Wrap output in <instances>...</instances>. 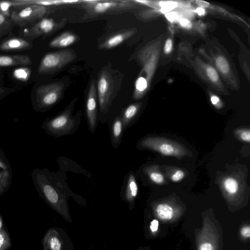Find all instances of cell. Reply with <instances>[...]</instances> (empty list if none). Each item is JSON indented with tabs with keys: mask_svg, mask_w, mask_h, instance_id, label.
<instances>
[{
	"mask_svg": "<svg viewBox=\"0 0 250 250\" xmlns=\"http://www.w3.org/2000/svg\"><path fill=\"white\" fill-rule=\"evenodd\" d=\"M33 178L46 203L68 223L73 222L68 205L69 197H73L80 205L86 206L84 199L72 192L64 182L56 180L39 170L34 171Z\"/></svg>",
	"mask_w": 250,
	"mask_h": 250,
	"instance_id": "1",
	"label": "cell"
},
{
	"mask_svg": "<svg viewBox=\"0 0 250 250\" xmlns=\"http://www.w3.org/2000/svg\"><path fill=\"white\" fill-rule=\"evenodd\" d=\"M75 100L60 114L45 121L42 127L49 134L55 137H60L73 134L78 128L81 122L82 112L78 111L73 114Z\"/></svg>",
	"mask_w": 250,
	"mask_h": 250,
	"instance_id": "2",
	"label": "cell"
},
{
	"mask_svg": "<svg viewBox=\"0 0 250 250\" xmlns=\"http://www.w3.org/2000/svg\"><path fill=\"white\" fill-rule=\"evenodd\" d=\"M139 146L157 151L165 156L182 158L188 154V150L181 144L166 138L147 137L143 139Z\"/></svg>",
	"mask_w": 250,
	"mask_h": 250,
	"instance_id": "3",
	"label": "cell"
},
{
	"mask_svg": "<svg viewBox=\"0 0 250 250\" xmlns=\"http://www.w3.org/2000/svg\"><path fill=\"white\" fill-rule=\"evenodd\" d=\"M76 56L73 50L70 49L48 53L42 58L38 72L44 74L55 72L74 60Z\"/></svg>",
	"mask_w": 250,
	"mask_h": 250,
	"instance_id": "4",
	"label": "cell"
},
{
	"mask_svg": "<svg viewBox=\"0 0 250 250\" xmlns=\"http://www.w3.org/2000/svg\"><path fill=\"white\" fill-rule=\"evenodd\" d=\"M42 244L43 250H75L69 235L60 227L49 229L42 239Z\"/></svg>",
	"mask_w": 250,
	"mask_h": 250,
	"instance_id": "5",
	"label": "cell"
},
{
	"mask_svg": "<svg viewBox=\"0 0 250 250\" xmlns=\"http://www.w3.org/2000/svg\"><path fill=\"white\" fill-rule=\"evenodd\" d=\"M63 84L52 83L39 87L36 90V101L41 108H47L56 104L61 99Z\"/></svg>",
	"mask_w": 250,
	"mask_h": 250,
	"instance_id": "6",
	"label": "cell"
},
{
	"mask_svg": "<svg viewBox=\"0 0 250 250\" xmlns=\"http://www.w3.org/2000/svg\"><path fill=\"white\" fill-rule=\"evenodd\" d=\"M113 86V81L110 73L106 70H103L99 77L96 88L100 111L103 113L108 110Z\"/></svg>",
	"mask_w": 250,
	"mask_h": 250,
	"instance_id": "7",
	"label": "cell"
},
{
	"mask_svg": "<svg viewBox=\"0 0 250 250\" xmlns=\"http://www.w3.org/2000/svg\"><path fill=\"white\" fill-rule=\"evenodd\" d=\"M47 7L39 5H30L19 11H13L11 16L12 21L20 26L32 23L43 17L48 12Z\"/></svg>",
	"mask_w": 250,
	"mask_h": 250,
	"instance_id": "8",
	"label": "cell"
},
{
	"mask_svg": "<svg viewBox=\"0 0 250 250\" xmlns=\"http://www.w3.org/2000/svg\"><path fill=\"white\" fill-rule=\"evenodd\" d=\"M97 89L94 80L91 81L86 100V116L89 131L93 133L97 127L98 110Z\"/></svg>",
	"mask_w": 250,
	"mask_h": 250,
	"instance_id": "9",
	"label": "cell"
},
{
	"mask_svg": "<svg viewBox=\"0 0 250 250\" xmlns=\"http://www.w3.org/2000/svg\"><path fill=\"white\" fill-rule=\"evenodd\" d=\"M83 2H86L85 7L91 14H100L117 8L126 7L129 1L88 0Z\"/></svg>",
	"mask_w": 250,
	"mask_h": 250,
	"instance_id": "10",
	"label": "cell"
},
{
	"mask_svg": "<svg viewBox=\"0 0 250 250\" xmlns=\"http://www.w3.org/2000/svg\"><path fill=\"white\" fill-rule=\"evenodd\" d=\"M138 193V187L135 175L130 172L125 178L121 193L122 200L127 203L130 211L134 208L135 201Z\"/></svg>",
	"mask_w": 250,
	"mask_h": 250,
	"instance_id": "11",
	"label": "cell"
},
{
	"mask_svg": "<svg viewBox=\"0 0 250 250\" xmlns=\"http://www.w3.org/2000/svg\"><path fill=\"white\" fill-rule=\"evenodd\" d=\"M60 23L50 18H42L29 28L24 30L26 36L39 37L48 35L59 27Z\"/></svg>",
	"mask_w": 250,
	"mask_h": 250,
	"instance_id": "12",
	"label": "cell"
},
{
	"mask_svg": "<svg viewBox=\"0 0 250 250\" xmlns=\"http://www.w3.org/2000/svg\"><path fill=\"white\" fill-rule=\"evenodd\" d=\"M32 44L21 38H11L0 43V50L14 51L31 48Z\"/></svg>",
	"mask_w": 250,
	"mask_h": 250,
	"instance_id": "13",
	"label": "cell"
},
{
	"mask_svg": "<svg viewBox=\"0 0 250 250\" xmlns=\"http://www.w3.org/2000/svg\"><path fill=\"white\" fill-rule=\"evenodd\" d=\"M134 33L131 30H126L112 35L103 42L99 46L102 49H111L121 44L130 38Z\"/></svg>",
	"mask_w": 250,
	"mask_h": 250,
	"instance_id": "14",
	"label": "cell"
},
{
	"mask_svg": "<svg viewBox=\"0 0 250 250\" xmlns=\"http://www.w3.org/2000/svg\"><path fill=\"white\" fill-rule=\"evenodd\" d=\"M31 63L30 58L27 55H0V67L19 65H26Z\"/></svg>",
	"mask_w": 250,
	"mask_h": 250,
	"instance_id": "15",
	"label": "cell"
},
{
	"mask_svg": "<svg viewBox=\"0 0 250 250\" xmlns=\"http://www.w3.org/2000/svg\"><path fill=\"white\" fill-rule=\"evenodd\" d=\"M110 140L112 146L116 148L120 145L123 137L124 128L121 115L118 116L113 121L110 130Z\"/></svg>",
	"mask_w": 250,
	"mask_h": 250,
	"instance_id": "16",
	"label": "cell"
},
{
	"mask_svg": "<svg viewBox=\"0 0 250 250\" xmlns=\"http://www.w3.org/2000/svg\"><path fill=\"white\" fill-rule=\"evenodd\" d=\"M77 40L75 34L66 31L53 39L49 44L52 48H62L68 46L74 43Z\"/></svg>",
	"mask_w": 250,
	"mask_h": 250,
	"instance_id": "17",
	"label": "cell"
},
{
	"mask_svg": "<svg viewBox=\"0 0 250 250\" xmlns=\"http://www.w3.org/2000/svg\"><path fill=\"white\" fill-rule=\"evenodd\" d=\"M139 107L140 105L138 104H131L122 112L120 115L123 122L124 131L128 128L134 122L138 113Z\"/></svg>",
	"mask_w": 250,
	"mask_h": 250,
	"instance_id": "18",
	"label": "cell"
},
{
	"mask_svg": "<svg viewBox=\"0 0 250 250\" xmlns=\"http://www.w3.org/2000/svg\"><path fill=\"white\" fill-rule=\"evenodd\" d=\"M26 5H39L45 7L60 5L62 4H73L82 1L79 0H19Z\"/></svg>",
	"mask_w": 250,
	"mask_h": 250,
	"instance_id": "19",
	"label": "cell"
},
{
	"mask_svg": "<svg viewBox=\"0 0 250 250\" xmlns=\"http://www.w3.org/2000/svg\"><path fill=\"white\" fill-rule=\"evenodd\" d=\"M155 212L158 217L165 220L171 219L174 215L172 207L166 203L158 204L155 208Z\"/></svg>",
	"mask_w": 250,
	"mask_h": 250,
	"instance_id": "20",
	"label": "cell"
},
{
	"mask_svg": "<svg viewBox=\"0 0 250 250\" xmlns=\"http://www.w3.org/2000/svg\"><path fill=\"white\" fill-rule=\"evenodd\" d=\"M223 188L229 195H233L238 192L239 185L238 181L234 177L229 176L224 179L223 182Z\"/></svg>",
	"mask_w": 250,
	"mask_h": 250,
	"instance_id": "21",
	"label": "cell"
},
{
	"mask_svg": "<svg viewBox=\"0 0 250 250\" xmlns=\"http://www.w3.org/2000/svg\"><path fill=\"white\" fill-rule=\"evenodd\" d=\"M24 6L26 5L19 0L12 1H0V13L9 17V10L13 6Z\"/></svg>",
	"mask_w": 250,
	"mask_h": 250,
	"instance_id": "22",
	"label": "cell"
},
{
	"mask_svg": "<svg viewBox=\"0 0 250 250\" xmlns=\"http://www.w3.org/2000/svg\"><path fill=\"white\" fill-rule=\"evenodd\" d=\"M12 246V242L8 232L3 227L0 230V250H8Z\"/></svg>",
	"mask_w": 250,
	"mask_h": 250,
	"instance_id": "23",
	"label": "cell"
},
{
	"mask_svg": "<svg viewBox=\"0 0 250 250\" xmlns=\"http://www.w3.org/2000/svg\"><path fill=\"white\" fill-rule=\"evenodd\" d=\"M146 172L150 180L155 184H162L165 181L163 175L157 170L148 168Z\"/></svg>",
	"mask_w": 250,
	"mask_h": 250,
	"instance_id": "24",
	"label": "cell"
},
{
	"mask_svg": "<svg viewBox=\"0 0 250 250\" xmlns=\"http://www.w3.org/2000/svg\"><path fill=\"white\" fill-rule=\"evenodd\" d=\"M10 176L8 169L0 171V194L4 192L10 183Z\"/></svg>",
	"mask_w": 250,
	"mask_h": 250,
	"instance_id": "25",
	"label": "cell"
},
{
	"mask_svg": "<svg viewBox=\"0 0 250 250\" xmlns=\"http://www.w3.org/2000/svg\"><path fill=\"white\" fill-rule=\"evenodd\" d=\"M30 70L26 67H20L13 72L14 77L19 80L26 81L30 75Z\"/></svg>",
	"mask_w": 250,
	"mask_h": 250,
	"instance_id": "26",
	"label": "cell"
},
{
	"mask_svg": "<svg viewBox=\"0 0 250 250\" xmlns=\"http://www.w3.org/2000/svg\"><path fill=\"white\" fill-rule=\"evenodd\" d=\"M216 65L218 69L224 74L229 70V66L227 60L223 57L219 56L216 60Z\"/></svg>",
	"mask_w": 250,
	"mask_h": 250,
	"instance_id": "27",
	"label": "cell"
},
{
	"mask_svg": "<svg viewBox=\"0 0 250 250\" xmlns=\"http://www.w3.org/2000/svg\"><path fill=\"white\" fill-rule=\"evenodd\" d=\"M12 21L8 16L0 13V35L10 26Z\"/></svg>",
	"mask_w": 250,
	"mask_h": 250,
	"instance_id": "28",
	"label": "cell"
},
{
	"mask_svg": "<svg viewBox=\"0 0 250 250\" xmlns=\"http://www.w3.org/2000/svg\"><path fill=\"white\" fill-rule=\"evenodd\" d=\"M159 5L162 7V12L167 13L177 6V2L171 1H161Z\"/></svg>",
	"mask_w": 250,
	"mask_h": 250,
	"instance_id": "29",
	"label": "cell"
},
{
	"mask_svg": "<svg viewBox=\"0 0 250 250\" xmlns=\"http://www.w3.org/2000/svg\"><path fill=\"white\" fill-rule=\"evenodd\" d=\"M235 134L242 141L249 143L250 141V131L249 129H239L236 130Z\"/></svg>",
	"mask_w": 250,
	"mask_h": 250,
	"instance_id": "30",
	"label": "cell"
},
{
	"mask_svg": "<svg viewBox=\"0 0 250 250\" xmlns=\"http://www.w3.org/2000/svg\"><path fill=\"white\" fill-rule=\"evenodd\" d=\"M207 73L209 79L213 82L218 81L219 77L217 71L212 67H208L207 68Z\"/></svg>",
	"mask_w": 250,
	"mask_h": 250,
	"instance_id": "31",
	"label": "cell"
},
{
	"mask_svg": "<svg viewBox=\"0 0 250 250\" xmlns=\"http://www.w3.org/2000/svg\"><path fill=\"white\" fill-rule=\"evenodd\" d=\"M185 176L184 172L181 170L178 169L175 171L171 176V180L174 182H177L182 180Z\"/></svg>",
	"mask_w": 250,
	"mask_h": 250,
	"instance_id": "32",
	"label": "cell"
},
{
	"mask_svg": "<svg viewBox=\"0 0 250 250\" xmlns=\"http://www.w3.org/2000/svg\"><path fill=\"white\" fill-rule=\"evenodd\" d=\"M159 221L157 219H153L150 222L149 229L152 233H155L158 230Z\"/></svg>",
	"mask_w": 250,
	"mask_h": 250,
	"instance_id": "33",
	"label": "cell"
},
{
	"mask_svg": "<svg viewBox=\"0 0 250 250\" xmlns=\"http://www.w3.org/2000/svg\"><path fill=\"white\" fill-rule=\"evenodd\" d=\"M198 250H214V247L210 242L205 241L200 245Z\"/></svg>",
	"mask_w": 250,
	"mask_h": 250,
	"instance_id": "34",
	"label": "cell"
},
{
	"mask_svg": "<svg viewBox=\"0 0 250 250\" xmlns=\"http://www.w3.org/2000/svg\"><path fill=\"white\" fill-rule=\"evenodd\" d=\"M240 234L244 238H249L250 237V226H246L242 227L240 230Z\"/></svg>",
	"mask_w": 250,
	"mask_h": 250,
	"instance_id": "35",
	"label": "cell"
},
{
	"mask_svg": "<svg viewBox=\"0 0 250 250\" xmlns=\"http://www.w3.org/2000/svg\"><path fill=\"white\" fill-rule=\"evenodd\" d=\"M165 16L168 21L171 22L177 20L178 17L177 14L174 12H168L166 14Z\"/></svg>",
	"mask_w": 250,
	"mask_h": 250,
	"instance_id": "36",
	"label": "cell"
},
{
	"mask_svg": "<svg viewBox=\"0 0 250 250\" xmlns=\"http://www.w3.org/2000/svg\"><path fill=\"white\" fill-rule=\"evenodd\" d=\"M172 42L170 39H168L166 42L164 51L166 54L169 53L172 50Z\"/></svg>",
	"mask_w": 250,
	"mask_h": 250,
	"instance_id": "37",
	"label": "cell"
},
{
	"mask_svg": "<svg viewBox=\"0 0 250 250\" xmlns=\"http://www.w3.org/2000/svg\"><path fill=\"white\" fill-rule=\"evenodd\" d=\"M180 25L186 28L189 29L191 27V22L187 19H182L180 21Z\"/></svg>",
	"mask_w": 250,
	"mask_h": 250,
	"instance_id": "38",
	"label": "cell"
},
{
	"mask_svg": "<svg viewBox=\"0 0 250 250\" xmlns=\"http://www.w3.org/2000/svg\"><path fill=\"white\" fill-rule=\"evenodd\" d=\"M196 3L199 6V7L202 8H207L210 5V4L208 2L200 0H196Z\"/></svg>",
	"mask_w": 250,
	"mask_h": 250,
	"instance_id": "39",
	"label": "cell"
},
{
	"mask_svg": "<svg viewBox=\"0 0 250 250\" xmlns=\"http://www.w3.org/2000/svg\"><path fill=\"white\" fill-rule=\"evenodd\" d=\"M196 12L199 16H203L205 14V10L204 8L198 7L196 9Z\"/></svg>",
	"mask_w": 250,
	"mask_h": 250,
	"instance_id": "40",
	"label": "cell"
},
{
	"mask_svg": "<svg viewBox=\"0 0 250 250\" xmlns=\"http://www.w3.org/2000/svg\"><path fill=\"white\" fill-rule=\"evenodd\" d=\"M211 102L214 105H216L219 102V99L216 96H212L211 97Z\"/></svg>",
	"mask_w": 250,
	"mask_h": 250,
	"instance_id": "41",
	"label": "cell"
},
{
	"mask_svg": "<svg viewBox=\"0 0 250 250\" xmlns=\"http://www.w3.org/2000/svg\"><path fill=\"white\" fill-rule=\"evenodd\" d=\"M0 168L2 169V170H5L7 169V165L0 159Z\"/></svg>",
	"mask_w": 250,
	"mask_h": 250,
	"instance_id": "42",
	"label": "cell"
},
{
	"mask_svg": "<svg viewBox=\"0 0 250 250\" xmlns=\"http://www.w3.org/2000/svg\"><path fill=\"white\" fill-rule=\"evenodd\" d=\"M3 227V221L2 215L0 213V230Z\"/></svg>",
	"mask_w": 250,
	"mask_h": 250,
	"instance_id": "43",
	"label": "cell"
},
{
	"mask_svg": "<svg viewBox=\"0 0 250 250\" xmlns=\"http://www.w3.org/2000/svg\"><path fill=\"white\" fill-rule=\"evenodd\" d=\"M5 92V89L4 88L0 87V95L2 94Z\"/></svg>",
	"mask_w": 250,
	"mask_h": 250,
	"instance_id": "44",
	"label": "cell"
},
{
	"mask_svg": "<svg viewBox=\"0 0 250 250\" xmlns=\"http://www.w3.org/2000/svg\"><path fill=\"white\" fill-rule=\"evenodd\" d=\"M138 250H147L146 248H143L142 247H140L138 249Z\"/></svg>",
	"mask_w": 250,
	"mask_h": 250,
	"instance_id": "45",
	"label": "cell"
},
{
	"mask_svg": "<svg viewBox=\"0 0 250 250\" xmlns=\"http://www.w3.org/2000/svg\"><path fill=\"white\" fill-rule=\"evenodd\" d=\"M88 250H93V249L92 247H90Z\"/></svg>",
	"mask_w": 250,
	"mask_h": 250,
	"instance_id": "46",
	"label": "cell"
}]
</instances>
